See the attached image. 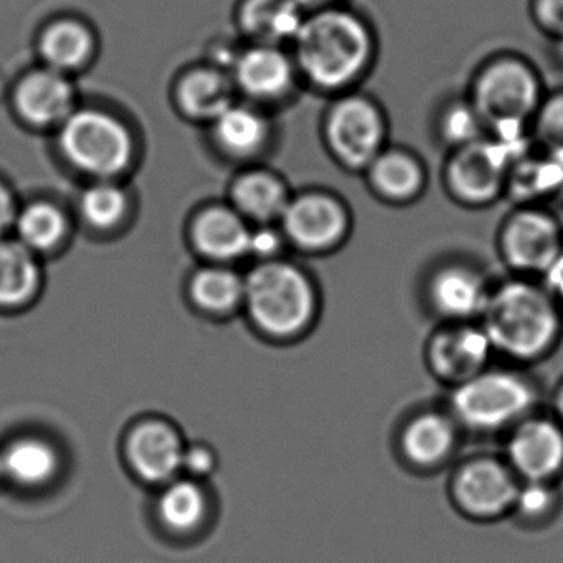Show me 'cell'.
Segmentation results:
<instances>
[{
    "label": "cell",
    "mask_w": 563,
    "mask_h": 563,
    "mask_svg": "<svg viewBox=\"0 0 563 563\" xmlns=\"http://www.w3.org/2000/svg\"><path fill=\"white\" fill-rule=\"evenodd\" d=\"M19 242L31 252L55 249L68 229L67 216L60 207L48 200H35L19 209L14 223Z\"/></svg>",
    "instance_id": "30"
},
{
    "label": "cell",
    "mask_w": 563,
    "mask_h": 563,
    "mask_svg": "<svg viewBox=\"0 0 563 563\" xmlns=\"http://www.w3.org/2000/svg\"><path fill=\"white\" fill-rule=\"evenodd\" d=\"M563 194V163L536 146L514 161L507 179L506 197L514 206L549 207Z\"/></svg>",
    "instance_id": "26"
},
{
    "label": "cell",
    "mask_w": 563,
    "mask_h": 563,
    "mask_svg": "<svg viewBox=\"0 0 563 563\" xmlns=\"http://www.w3.org/2000/svg\"><path fill=\"white\" fill-rule=\"evenodd\" d=\"M306 12L292 0H242L236 22L249 44L291 45Z\"/></svg>",
    "instance_id": "24"
},
{
    "label": "cell",
    "mask_w": 563,
    "mask_h": 563,
    "mask_svg": "<svg viewBox=\"0 0 563 563\" xmlns=\"http://www.w3.org/2000/svg\"><path fill=\"white\" fill-rule=\"evenodd\" d=\"M229 71L213 65L189 68L174 85V103L180 117L209 126L236 101Z\"/></svg>",
    "instance_id": "20"
},
{
    "label": "cell",
    "mask_w": 563,
    "mask_h": 563,
    "mask_svg": "<svg viewBox=\"0 0 563 563\" xmlns=\"http://www.w3.org/2000/svg\"><path fill=\"white\" fill-rule=\"evenodd\" d=\"M553 57H555L556 64L563 68V41L552 42Z\"/></svg>",
    "instance_id": "43"
},
{
    "label": "cell",
    "mask_w": 563,
    "mask_h": 563,
    "mask_svg": "<svg viewBox=\"0 0 563 563\" xmlns=\"http://www.w3.org/2000/svg\"><path fill=\"white\" fill-rule=\"evenodd\" d=\"M249 222L232 206H209L197 213L192 240L203 255L220 262L249 255Z\"/></svg>",
    "instance_id": "25"
},
{
    "label": "cell",
    "mask_w": 563,
    "mask_h": 563,
    "mask_svg": "<svg viewBox=\"0 0 563 563\" xmlns=\"http://www.w3.org/2000/svg\"><path fill=\"white\" fill-rule=\"evenodd\" d=\"M192 296L209 311H229L245 298V278L232 269L210 266L194 276Z\"/></svg>",
    "instance_id": "34"
},
{
    "label": "cell",
    "mask_w": 563,
    "mask_h": 563,
    "mask_svg": "<svg viewBox=\"0 0 563 563\" xmlns=\"http://www.w3.org/2000/svg\"><path fill=\"white\" fill-rule=\"evenodd\" d=\"M289 52L302 84L335 98L367 80L377 62L378 38L365 15L339 4L306 14Z\"/></svg>",
    "instance_id": "1"
},
{
    "label": "cell",
    "mask_w": 563,
    "mask_h": 563,
    "mask_svg": "<svg viewBox=\"0 0 563 563\" xmlns=\"http://www.w3.org/2000/svg\"><path fill=\"white\" fill-rule=\"evenodd\" d=\"M514 157L489 136L450 151L441 170L448 199L466 210H484L506 197Z\"/></svg>",
    "instance_id": "10"
},
{
    "label": "cell",
    "mask_w": 563,
    "mask_h": 563,
    "mask_svg": "<svg viewBox=\"0 0 563 563\" xmlns=\"http://www.w3.org/2000/svg\"><path fill=\"white\" fill-rule=\"evenodd\" d=\"M496 252L512 276L540 279L563 252V223L542 206H514L496 233Z\"/></svg>",
    "instance_id": "9"
},
{
    "label": "cell",
    "mask_w": 563,
    "mask_h": 563,
    "mask_svg": "<svg viewBox=\"0 0 563 563\" xmlns=\"http://www.w3.org/2000/svg\"><path fill=\"white\" fill-rule=\"evenodd\" d=\"M0 456L5 476L21 486H41L51 481L58 470L57 451L42 438L15 440Z\"/></svg>",
    "instance_id": "27"
},
{
    "label": "cell",
    "mask_w": 563,
    "mask_h": 563,
    "mask_svg": "<svg viewBox=\"0 0 563 563\" xmlns=\"http://www.w3.org/2000/svg\"><path fill=\"white\" fill-rule=\"evenodd\" d=\"M503 457L520 483H562L563 424L537 410L503 437Z\"/></svg>",
    "instance_id": "15"
},
{
    "label": "cell",
    "mask_w": 563,
    "mask_h": 563,
    "mask_svg": "<svg viewBox=\"0 0 563 563\" xmlns=\"http://www.w3.org/2000/svg\"><path fill=\"white\" fill-rule=\"evenodd\" d=\"M5 476L4 474V463H2V456H0V477Z\"/></svg>",
    "instance_id": "44"
},
{
    "label": "cell",
    "mask_w": 563,
    "mask_h": 563,
    "mask_svg": "<svg viewBox=\"0 0 563 563\" xmlns=\"http://www.w3.org/2000/svg\"><path fill=\"white\" fill-rule=\"evenodd\" d=\"M283 236H285L283 232L272 229V225H258V229H252L249 255L262 260L273 258L282 249Z\"/></svg>",
    "instance_id": "37"
},
{
    "label": "cell",
    "mask_w": 563,
    "mask_h": 563,
    "mask_svg": "<svg viewBox=\"0 0 563 563\" xmlns=\"http://www.w3.org/2000/svg\"><path fill=\"white\" fill-rule=\"evenodd\" d=\"M131 196L121 180H90L78 197V212L95 230H111L126 220Z\"/></svg>",
    "instance_id": "29"
},
{
    "label": "cell",
    "mask_w": 563,
    "mask_h": 563,
    "mask_svg": "<svg viewBox=\"0 0 563 563\" xmlns=\"http://www.w3.org/2000/svg\"><path fill=\"white\" fill-rule=\"evenodd\" d=\"M493 345L479 321L438 322L423 347L428 374L448 390L494 364Z\"/></svg>",
    "instance_id": "14"
},
{
    "label": "cell",
    "mask_w": 563,
    "mask_h": 563,
    "mask_svg": "<svg viewBox=\"0 0 563 563\" xmlns=\"http://www.w3.org/2000/svg\"><path fill=\"white\" fill-rule=\"evenodd\" d=\"M362 177L374 199L388 207L413 206L428 189V167L420 154L391 143Z\"/></svg>",
    "instance_id": "18"
},
{
    "label": "cell",
    "mask_w": 563,
    "mask_h": 563,
    "mask_svg": "<svg viewBox=\"0 0 563 563\" xmlns=\"http://www.w3.org/2000/svg\"><path fill=\"white\" fill-rule=\"evenodd\" d=\"M245 301L255 324L275 335H291L311 324L318 295L296 266L265 262L245 278Z\"/></svg>",
    "instance_id": "7"
},
{
    "label": "cell",
    "mask_w": 563,
    "mask_h": 563,
    "mask_svg": "<svg viewBox=\"0 0 563 563\" xmlns=\"http://www.w3.org/2000/svg\"><path fill=\"white\" fill-rule=\"evenodd\" d=\"M433 130L434 137L446 153L477 143L487 136L486 128L466 95L450 98L438 108Z\"/></svg>",
    "instance_id": "31"
},
{
    "label": "cell",
    "mask_w": 563,
    "mask_h": 563,
    "mask_svg": "<svg viewBox=\"0 0 563 563\" xmlns=\"http://www.w3.org/2000/svg\"><path fill=\"white\" fill-rule=\"evenodd\" d=\"M41 278L35 253L15 240H0V306H18L34 295Z\"/></svg>",
    "instance_id": "28"
},
{
    "label": "cell",
    "mask_w": 563,
    "mask_h": 563,
    "mask_svg": "<svg viewBox=\"0 0 563 563\" xmlns=\"http://www.w3.org/2000/svg\"><path fill=\"white\" fill-rule=\"evenodd\" d=\"M229 75L236 95L263 110L291 97L301 81L291 52L265 44L240 48Z\"/></svg>",
    "instance_id": "16"
},
{
    "label": "cell",
    "mask_w": 563,
    "mask_h": 563,
    "mask_svg": "<svg viewBox=\"0 0 563 563\" xmlns=\"http://www.w3.org/2000/svg\"><path fill=\"white\" fill-rule=\"evenodd\" d=\"M322 144L345 173L364 174L390 144V121L380 101L361 90L331 98L321 123Z\"/></svg>",
    "instance_id": "6"
},
{
    "label": "cell",
    "mask_w": 563,
    "mask_h": 563,
    "mask_svg": "<svg viewBox=\"0 0 563 563\" xmlns=\"http://www.w3.org/2000/svg\"><path fill=\"white\" fill-rule=\"evenodd\" d=\"M520 484L503 454L477 453L453 464L446 493L464 519L494 523L509 519Z\"/></svg>",
    "instance_id": "8"
},
{
    "label": "cell",
    "mask_w": 563,
    "mask_h": 563,
    "mask_svg": "<svg viewBox=\"0 0 563 563\" xmlns=\"http://www.w3.org/2000/svg\"><path fill=\"white\" fill-rule=\"evenodd\" d=\"M464 437L446 407L418 408L398 427L395 453L411 473H440L456 463Z\"/></svg>",
    "instance_id": "12"
},
{
    "label": "cell",
    "mask_w": 563,
    "mask_h": 563,
    "mask_svg": "<svg viewBox=\"0 0 563 563\" xmlns=\"http://www.w3.org/2000/svg\"><path fill=\"white\" fill-rule=\"evenodd\" d=\"M494 282L467 258L434 263L421 283L424 308L438 322H476L483 316Z\"/></svg>",
    "instance_id": "11"
},
{
    "label": "cell",
    "mask_w": 563,
    "mask_h": 563,
    "mask_svg": "<svg viewBox=\"0 0 563 563\" xmlns=\"http://www.w3.org/2000/svg\"><path fill=\"white\" fill-rule=\"evenodd\" d=\"M210 140L223 157L250 163L272 144V120L263 108L235 101L209 124Z\"/></svg>",
    "instance_id": "19"
},
{
    "label": "cell",
    "mask_w": 563,
    "mask_h": 563,
    "mask_svg": "<svg viewBox=\"0 0 563 563\" xmlns=\"http://www.w3.org/2000/svg\"><path fill=\"white\" fill-rule=\"evenodd\" d=\"M446 408L464 434L504 437L542 408V390L527 368L494 362L451 388Z\"/></svg>",
    "instance_id": "4"
},
{
    "label": "cell",
    "mask_w": 563,
    "mask_h": 563,
    "mask_svg": "<svg viewBox=\"0 0 563 563\" xmlns=\"http://www.w3.org/2000/svg\"><path fill=\"white\" fill-rule=\"evenodd\" d=\"M206 510V494L194 481H174L161 496V519L176 532H189L196 529L202 522Z\"/></svg>",
    "instance_id": "33"
},
{
    "label": "cell",
    "mask_w": 563,
    "mask_h": 563,
    "mask_svg": "<svg viewBox=\"0 0 563 563\" xmlns=\"http://www.w3.org/2000/svg\"><path fill=\"white\" fill-rule=\"evenodd\" d=\"M97 47L90 25L74 18L48 22L37 41L42 65L68 77L85 70L93 62Z\"/></svg>",
    "instance_id": "22"
},
{
    "label": "cell",
    "mask_w": 563,
    "mask_h": 563,
    "mask_svg": "<svg viewBox=\"0 0 563 563\" xmlns=\"http://www.w3.org/2000/svg\"><path fill=\"white\" fill-rule=\"evenodd\" d=\"M18 213L19 207L14 194L9 189L8 184L0 180V235L14 227Z\"/></svg>",
    "instance_id": "39"
},
{
    "label": "cell",
    "mask_w": 563,
    "mask_h": 563,
    "mask_svg": "<svg viewBox=\"0 0 563 563\" xmlns=\"http://www.w3.org/2000/svg\"><path fill=\"white\" fill-rule=\"evenodd\" d=\"M306 14L322 11V9L334 8V5L345 4L344 0H292Z\"/></svg>",
    "instance_id": "42"
},
{
    "label": "cell",
    "mask_w": 563,
    "mask_h": 563,
    "mask_svg": "<svg viewBox=\"0 0 563 563\" xmlns=\"http://www.w3.org/2000/svg\"><path fill=\"white\" fill-rule=\"evenodd\" d=\"M530 134L537 150L563 163V87L547 91Z\"/></svg>",
    "instance_id": "35"
},
{
    "label": "cell",
    "mask_w": 563,
    "mask_h": 563,
    "mask_svg": "<svg viewBox=\"0 0 563 563\" xmlns=\"http://www.w3.org/2000/svg\"><path fill=\"white\" fill-rule=\"evenodd\" d=\"M539 68L522 55L499 52L474 70L466 98L490 140L503 144L514 161L533 146V118L545 98Z\"/></svg>",
    "instance_id": "3"
},
{
    "label": "cell",
    "mask_w": 563,
    "mask_h": 563,
    "mask_svg": "<svg viewBox=\"0 0 563 563\" xmlns=\"http://www.w3.org/2000/svg\"><path fill=\"white\" fill-rule=\"evenodd\" d=\"M562 509L560 483H522L509 519L520 529L542 530L559 519Z\"/></svg>",
    "instance_id": "32"
},
{
    "label": "cell",
    "mask_w": 563,
    "mask_h": 563,
    "mask_svg": "<svg viewBox=\"0 0 563 563\" xmlns=\"http://www.w3.org/2000/svg\"><path fill=\"white\" fill-rule=\"evenodd\" d=\"M549 411L563 424V377L556 382L550 395Z\"/></svg>",
    "instance_id": "41"
},
{
    "label": "cell",
    "mask_w": 563,
    "mask_h": 563,
    "mask_svg": "<svg viewBox=\"0 0 563 563\" xmlns=\"http://www.w3.org/2000/svg\"><path fill=\"white\" fill-rule=\"evenodd\" d=\"M279 223L283 235L302 252L328 253L344 245L354 220L338 194L312 189L291 197Z\"/></svg>",
    "instance_id": "13"
},
{
    "label": "cell",
    "mask_w": 563,
    "mask_h": 563,
    "mask_svg": "<svg viewBox=\"0 0 563 563\" xmlns=\"http://www.w3.org/2000/svg\"><path fill=\"white\" fill-rule=\"evenodd\" d=\"M479 322L496 357L517 367L545 361L563 338V308L536 278L494 282Z\"/></svg>",
    "instance_id": "2"
},
{
    "label": "cell",
    "mask_w": 563,
    "mask_h": 563,
    "mask_svg": "<svg viewBox=\"0 0 563 563\" xmlns=\"http://www.w3.org/2000/svg\"><path fill=\"white\" fill-rule=\"evenodd\" d=\"M58 154L88 180H123L137 157L126 121L104 108L78 107L55 131Z\"/></svg>",
    "instance_id": "5"
},
{
    "label": "cell",
    "mask_w": 563,
    "mask_h": 563,
    "mask_svg": "<svg viewBox=\"0 0 563 563\" xmlns=\"http://www.w3.org/2000/svg\"><path fill=\"white\" fill-rule=\"evenodd\" d=\"M529 15L550 44L563 41V0H529Z\"/></svg>",
    "instance_id": "36"
},
{
    "label": "cell",
    "mask_w": 563,
    "mask_h": 563,
    "mask_svg": "<svg viewBox=\"0 0 563 563\" xmlns=\"http://www.w3.org/2000/svg\"><path fill=\"white\" fill-rule=\"evenodd\" d=\"M78 107L74 77L44 65L22 75L12 90L15 114L34 130L57 131Z\"/></svg>",
    "instance_id": "17"
},
{
    "label": "cell",
    "mask_w": 563,
    "mask_h": 563,
    "mask_svg": "<svg viewBox=\"0 0 563 563\" xmlns=\"http://www.w3.org/2000/svg\"><path fill=\"white\" fill-rule=\"evenodd\" d=\"M183 441L163 421H146L131 434L128 454L134 470L144 479L164 483L183 470Z\"/></svg>",
    "instance_id": "23"
},
{
    "label": "cell",
    "mask_w": 563,
    "mask_h": 563,
    "mask_svg": "<svg viewBox=\"0 0 563 563\" xmlns=\"http://www.w3.org/2000/svg\"><path fill=\"white\" fill-rule=\"evenodd\" d=\"M540 282L549 289L550 295L556 299L563 308V252L560 253L559 258L555 260L549 272L540 278Z\"/></svg>",
    "instance_id": "40"
},
{
    "label": "cell",
    "mask_w": 563,
    "mask_h": 563,
    "mask_svg": "<svg viewBox=\"0 0 563 563\" xmlns=\"http://www.w3.org/2000/svg\"><path fill=\"white\" fill-rule=\"evenodd\" d=\"M292 194L288 184L268 169H245L230 184V206L258 225L279 222Z\"/></svg>",
    "instance_id": "21"
},
{
    "label": "cell",
    "mask_w": 563,
    "mask_h": 563,
    "mask_svg": "<svg viewBox=\"0 0 563 563\" xmlns=\"http://www.w3.org/2000/svg\"><path fill=\"white\" fill-rule=\"evenodd\" d=\"M216 460H213L212 451L203 444L186 448L183 456V470L192 476H206L212 471Z\"/></svg>",
    "instance_id": "38"
}]
</instances>
